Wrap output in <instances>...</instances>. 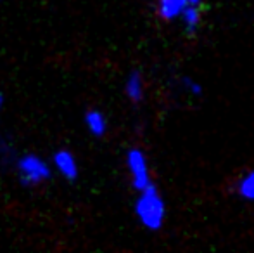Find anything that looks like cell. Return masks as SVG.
I'll list each match as a JSON object with an SVG mask.
<instances>
[{"instance_id":"cell-3","label":"cell","mask_w":254,"mask_h":253,"mask_svg":"<svg viewBox=\"0 0 254 253\" xmlns=\"http://www.w3.org/2000/svg\"><path fill=\"white\" fill-rule=\"evenodd\" d=\"M125 167H127L128 177H130V186L135 192L145 189L149 184H152L151 165H149L147 153L138 146H133L125 155Z\"/></svg>"},{"instance_id":"cell-7","label":"cell","mask_w":254,"mask_h":253,"mask_svg":"<svg viewBox=\"0 0 254 253\" xmlns=\"http://www.w3.org/2000/svg\"><path fill=\"white\" fill-rule=\"evenodd\" d=\"M189 5L187 0H157L156 2V12L163 21H171L178 19L182 14V10Z\"/></svg>"},{"instance_id":"cell-4","label":"cell","mask_w":254,"mask_h":253,"mask_svg":"<svg viewBox=\"0 0 254 253\" xmlns=\"http://www.w3.org/2000/svg\"><path fill=\"white\" fill-rule=\"evenodd\" d=\"M51 167H52L54 173L63 177L67 182H74V180H78V177H80V163H78L76 155L66 148L56 149V151L52 153Z\"/></svg>"},{"instance_id":"cell-6","label":"cell","mask_w":254,"mask_h":253,"mask_svg":"<svg viewBox=\"0 0 254 253\" xmlns=\"http://www.w3.org/2000/svg\"><path fill=\"white\" fill-rule=\"evenodd\" d=\"M83 125L87 132L95 139L106 137L107 130H109V122H107L106 113L97 108H90L85 111L83 115Z\"/></svg>"},{"instance_id":"cell-10","label":"cell","mask_w":254,"mask_h":253,"mask_svg":"<svg viewBox=\"0 0 254 253\" xmlns=\"http://www.w3.org/2000/svg\"><path fill=\"white\" fill-rule=\"evenodd\" d=\"M16 156H17V153H16V149H14V146L10 144L3 135H0V165L2 167L9 165L10 169H12Z\"/></svg>"},{"instance_id":"cell-11","label":"cell","mask_w":254,"mask_h":253,"mask_svg":"<svg viewBox=\"0 0 254 253\" xmlns=\"http://www.w3.org/2000/svg\"><path fill=\"white\" fill-rule=\"evenodd\" d=\"M178 84H180V88L185 92L187 95H190V97H201L202 95V85L199 84L195 78L192 77H180V80H178Z\"/></svg>"},{"instance_id":"cell-1","label":"cell","mask_w":254,"mask_h":253,"mask_svg":"<svg viewBox=\"0 0 254 253\" xmlns=\"http://www.w3.org/2000/svg\"><path fill=\"white\" fill-rule=\"evenodd\" d=\"M133 215L137 222L149 233H157L164 227L168 217L166 199L154 182L137 192L133 203Z\"/></svg>"},{"instance_id":"cell-9","label":"cell","mask_w":254,"mask_h":253,"mask_svg":"<svg viewBox=\"0 0 254 253\" xmlns=\"http://www.w3.org/2000/svg\"><path fill=\"white\" fill-rule=\"evenodd\" d=\"M235 192L244 201L254 203V169L239 177V180L235 182Z\"/></svg>"},{"instance_id":"cell-12","label":"cell","mask_w":254,"mask_h":253,"mask_svg":"<svg viewBox=\"0 0 254 253\" xmlns=\"http://www.w3.org/2000/svg\"><path fill=\"white\" fill-rule=\"evenodd\" d=\"M3 106H5V95H3V92L0 90V109H2Z\"/></svg>"},{"instance_id":"cell-13","label":"cell","mask_w":254,"mask_h":253,"mask_svg":"<svg viewBox=\"0 0 254 253\" xmlns=\"http://www.w3.org/2000/svg\"><path fill=\"white\" fill-rule=\"evenodd\" d=\"M189 3H192V5H201L202 0H187Z\"/></svg>"},{"instance_id":"cell-8","label":"cell","mask_w":254,"mask_h":253,"mask_svg":"<svg viewBox=\"0 0 254 253\" xmlns=\"http://www.w3.org/2000/svg\"><path fill=\"white\" fill-rule=\"evenodd\" d=\"M178 19L182 21L185 31H187L189 35L197 33L199 26H201V23H202L201 5H192V3H189V5L182 10V14H180V17H178Z\"/></svg>"},{"instance_id":"cell-5","label":"cell","mask_w":254,"mask_h":253,"mask_svg":"<svg viewBox=\"0 0 254 253\" xmlns=\"http://www.w3.org/2000/svg\"><path fill=\"white\" fill-rule=\"evenodd\" d=\"M123 90L131 104H140L145 97V80L140 70H131L125 78Z\"/></svg>"},{"instance_id":"cell-2","label":"cell","mask_w":254,"mask_h":253,"mask_svg":"<svg viewBox=\"0 0 254 253\" xmlns=\"http://www.w3.org/2000/svg\"><path fill=\"white\" fill-rule=\"evenodd\" d=\"M12 170L16 173L19 186L26 187V189H35V187L44 186L54 175L51 163L37 153L17 155L16 160H14Z\"/></svg>"}]
</instances>
